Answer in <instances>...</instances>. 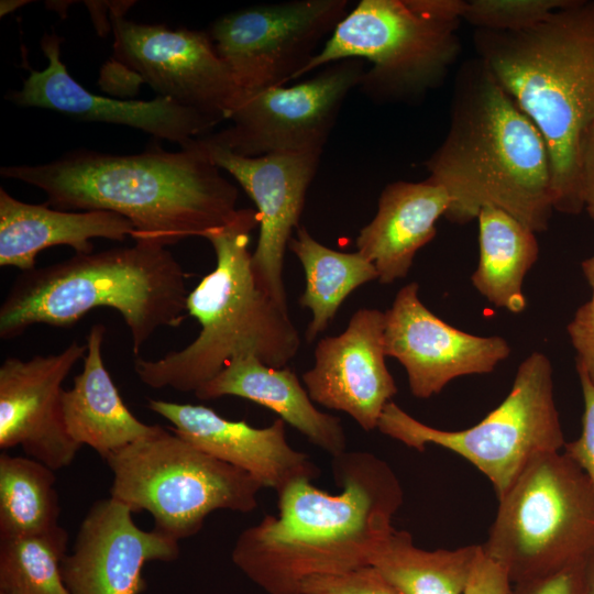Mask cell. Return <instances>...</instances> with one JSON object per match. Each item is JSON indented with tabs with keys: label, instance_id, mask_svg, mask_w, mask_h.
I'll return each instance as SVG.
<instances>
[{
	"label": "cell",
	"instance_id": "cell-5",
	"mask_svg": "<svg viewBox=\"0 0 594 594\" xmlns=\"http://www.w3.org/2000/svg\"><path fill=\"white\" fill-rule=\"evenodd\" d=\"M187 276L167 246L156 243L75 253L15 278L0 306V338L15 339L35 324L70 327L107 307L122 316L139 356L158 329L185 320Z\"/></svg>",
	"mask_w": 594,
	"mask_h": 594
},
{
	"label": "cell",
	"instance_id": "cell-29",
	"mask_svg": "<svg viewBox=\"0 0 594 594\" xmlns=\"http://www.w3.org/2000/svg\"><path fill=\"white\" fill-rule=\"evenodd\" d=\"M68 534L58 526L42 535L0 539V593L69 594L62 575Z\"/></svg>",
	"mask_w": 594,
	"mask_h": 594
},
{
	"label": "cell",
	"instance_id": "cell-31",
	"mask_svg": "<svg viewBox=\"0 0 594 594\" xmlns=\"http://www.w3.org/2000/svg\"><path fill=\"white\" fill-rule=\"evenodd\" d=\"M301 594H400L373 565L307 579Z\"/></svg>",
	"mask_w": 594,
	"mask_h": 594
},
{
	"label": "cell",
	"instance_id": "cell-34",
	"mask_svg": "<svg viewBox=\"0 0 594 594\" xmlns=\"http://www.w3.org/2000/svg\"><path fill=\"white\" fill-rule=\"evenodd\" d=\"M584 563L513 584L509 594H584Z\"/></svg>",
	"mask_w": 594,
	"mask_h": 594
},
{
	"label": "cell",
	"instance_id": "cell-25",
	"mask_svg": "<svg viewBox=\"0 0 594 594\" xmlns=\"http://www.w3.org/2000/svg\"><path fill=\"white\" fill-rule=\"evenodd\" d=\"M476 219L480 260L472 284L495 307L520 314L527 305L522 282L539 254L536 232L492 206L483 207Z\"/></svg>",
	"mask_w": 594,
	"mask_h": 594
},
{
	"label": "cell",
	"instance_id": "cell-20",
	"mask_svg": "<svg viewBox=\"0 0 594 594\" xmlns=\"http://www.w3.org/2000/svg\"><path fill=\"white\" fill-rule=\"evenodd\" d=\"M147 407L168 420L172 431L206 454L235 466L262 487L277 492L296 480L314 481L319 468L309 455L295 450L286 439L285 421L265 428L244 420H229L202 405L148 399Z\"/></svg>",
	"mask_w": 594,
	"mask_h": 594
},
{
	"label": "cell",
	"instance_id": "cell-16",
	"mask_svg": "<svg viewBox=\"0 0 594 594\" xmlns=\"http://www.w3.org/2000/svg\"><path fill=\"white\" fill-rule=\"evenodd\" d=\"M87 344L72 341L58 353L29 360L7 358L0 365V449L20 446L52 470L68 466L81 448L67 433L62 384L85 358Z\"/></svg>",
	"mask_w": 594,
	"mask_h": 594
},
{
	"label": "cell",
	"instance_id": "cell-23",
	"mask_svg": "<svg viewBox=\"0 0 594 594\" xmlns=\"http://www.w3.org/2000/svg\"><path fill=\"white\" fill-rule=\"evenodd\" d=\"M195 396L210 400L237 396L264 406L332 458L346 451L341 420L316 408L297 375L287 366L273 367L254 356L229 362Z\"/></svg>",
	"mask_w": 594,
	"mask_h": 594
},
{
	"label": "cell",
	"instance_id": "cell-30",
	"mask_svg": "<svg viewBox=\"0 0 594 594\" xmlns=\"http://www.w3.org/2000/svg\"><path fill=\"white\" fill-rule=\"evenodd\" d=\"M570 0H470L462 20L475 30L519 31L543 21Z\"/></svg>",
	"mask_w": 594,
	"mask_h": 594
},
{
	"label": "cell",
	"instance_id": "cell-27",
	"mask_svg": "<svg viewBox=\"0 0 594 594\" xmlns=\"http://www.w3.org/2000/svg\"><path fill=\"white\" fill-rule=\"evenodd\" d=\"M481 544L425 550L413 536L394 530L371 565L400 594H464Z\"/></svg>",
	"mask_w": 594,
	"mask_h": 594
},
{
	"label": "cell",
	"instance_id": "cell-1",
	"mask_svg": "<svg viewBox=\"0 0 594 594\" xmlns=\"http://www.w3.org/2000/svg\"><path fill=\"white\" fill-rule=\"evenodd\" d=\"M331 469L340 493L296 480L277 492V516H265L238 537L233 564L267 594H301L311 576L371 565L395 530L404 492L384 460L344 451L332 458Z\"/></svg>",
	"mask_w": 594,
	"mask_h": 594
},
{
	"label": "cell",
	"instance_id": "cell-13",
	"mask_svg": "<svg viewBox=\"0 0 594 594\" xmlns=\"http://www.w3.org/2000/svg\"><path fill=\"white\" fill-rule=\"evenodd\" d=\"M121 7L110 4L113 59L119 66L161 97L219 122L228 120L245 92L208 32L138 23L127 20Z\"/></svg>",
	"mask_w": 594,
	"mask_h": 594
},
{
	"label": "cell",
	"instance_id": "cell-2",
	"mask_svg": "<svg viewBox=\"0 0 594 594\" xmlns=\"http://www.w3.org/2000/svg\"><path fill=\"white\" fill-rule=\"evenodd\" d=\"M0 175L41 189L55 209L116 212L131 221L135 241L164 246L206 238L239 210L237 187L198 139L176 152L78 150L44 164L2 166Z\"/></svg>",
	"mask_w": 594,
	"mask_h": 594
},
{
	"label": "cell",
	"instance_id": "cell-15",
	"mask_svg": "<svg viewBox=\"0 0 594 594\" xmlns=\"http://www.w3.org/2000/svg\"><path fill=\"white\" fill-rule=\"evenodd\" d=\"M413 282L396 294L385 311L384 350L406 370L411 394L429 398L452 380L492 372L510 354L498 336L480 337L459 330L431 312Z\"/></svg>",
	"mask_w": 594,
	"mask_h": 594
},
{
	"label": "cell",
	"instance_id": "cell-37",
	"mask_svg": "<svg viewBox=\"0 0 594 594\" xmlns=\"http://www.w3.org/2000/svg\"><path fill=\"white\" fill-rule=\"evenodd\" d=\"M583 582L584 594H594V554L584 563Z\"/></svg>",
	"mask_w": 594,
	"mask_h": 594
},
{
	"label": "cell",
	"instance_id": "cell-6",
	"mask_svg": "<svg viewBox=\"0 0 594 594\" xmlns=\"http://www.w3.org/2000/svg\"><path fill=\"white\" fill-rule=\"evenodd\" d=\"M256 226V210L243 208L206 235L216 266L186 300L200 332L184 349L157 360L135 356L133 369L144 385L195 393L238 358L254 356L280 369L296 356L300 337L288 310L260 289L252 274L249 242Z\"/></svg>",
	"mask_w": 594,
	"mask_h": 594
},
{
	"label": "cell",
	"instance_id": "cell-35",
	"mask_svg": "<svg viewBox=\"0 0 594 594\" xmlns=\"http://www.w3.org/2000/svg\"><path fill=\"white\" fill-rule=\"evenodd\" d=\"M510 588L505 570L481 547L464 594H509Z\"/></svg>",
	"mask_w": 594,
	"mask_h": 594
},
{
	"label": "cell",
	"instance_id": "cell-24",
	"mask_svg": "<svg viewBox=\"0 0 594 594\" xmlns=\"http://www.w3.org/2000/svg\"><path fill=\"white\" fill-rule=\"evenodd\" d=\"M105 333L102 323L91 327L84 367L74 377L72 388L64 389L62 407L69 437L106 460L117 450L155 433L161 426L142 422L123 403L103 362Z\"/></svg>",
	"mask_w": 594,
	"mask_h": 594
},
{
	"label": "cell",
	"instance_id": "cell-21",
	"mask_svg": "<svg viewBox=\"0 0 594 594\" xmlns=\"http://www.w3.org/2000/svg\"><path fill=\"white\" fill-rule=\"evenodd\" d=\"M451 199L428 178L388 184L378 199L375 217L360 230L355 246L376 268L378 282L391 284L407 276L419 249L436 235Z\"/></svg>",
	"mask_w": 594,
	"mask_h": 594
},
{
	"label": "cell",
	"instance_id": "cell-28",
	"mask_svg": "<svg viewBox=\"0 0 594 594\" xmlns=\"http://www.w3.org/2000/svg\"><path fill=\"white\" fill-rule=\"evenodd\" d=\"M54 470L30 458L0 455V539L42 535L59 526Z\"/></svg>",
	"mask_w": 594,
	"mask_h": 594
},
{
	"label": "cell",
	"instance_id": "cell-36",
	"mask_svg": "<svg viewBox=\"0 0 594 594\" xmlns=\"http://www.w3.org/2000/svg\"><path fill=\"white\" fill-rule=\"evenodd\" d=\"M580 183L584 209L594 220V125L585 132L581 141Z\"/></svg>",
	"mask_w": 594,
	"mask_h": 594
},
{
	"label": "cell",
	"instance_id": "cell-32",
	"mask_svg": "<svg viewBox=\"0 0 594 594\" xmlns=\"http://www.w3.org/2000/svg\"><path fill=\"white\" fill-rule=\"evenodd\" d=\"M584 399L581 436L564 446L568 454L583 470L594 487V384L578 370Z\"/></svg>",
	"mask_w": 594,
	"mask_h": 594
},
{
	"label": "cell",
	"instance_id": "cell-18",
	"mask_svg": "<svg viewBox=\"0 0 594 594\" xmlns=\"http://www.w3.org/2000/svg\"><path fill=\"white\" fill-rule=\"evenodd\" d=\"M179 553V541L139 528L125 505L103 498L88 510L63 559V581L69 594H141L145 563L172 562Z\"/></svg>",
	"mask_w": 594,
	"mask_h": 594
},
{
	"label": "cell",
	"instance_id": "cell-26",
	"mask_svg": "<svg viewBox=\"0 0 594 594\" xmlns=\"http://www.w3.org/2000/svg\"><path fill=\"white\" fill-rule=\"evenodd\" d=\"M305 273L301 307L311 311L306 330L307 342L323 332L344 299L365 283L378 279L375 266L360 252L346 253L318 242L305 227H298L288 244Z\"/></svg>",
	"mask_w": 594,
	"mask_h": 594
},
{
	"label": "cell",
	"instance_id": "cell-22",
	"mask_svg": "<svg viewBox=\"0 0 594 594\" xmlns=\"http://www.w3.org/2000/svg\"><path fill=\"white\" fill-rule=\"evenodd\" d=\"M134 233L130 220L111 211H66L26 204L0 188V266L35 268L47 248L68 245L76 253L94 251L92 239L123 241Z\"/></svg>",
	"mask_w": 594,
	"mask_h": 594
},
{
	"label": "cell",
	"instance_id": "cell-8",
	"mask_svg": "<svg viewBox=\"0 0 594 594\" xmlns=\"http://www.w3.org/2000/svg\"><path fill=\"white\" fill-rule=\"evenodd\" d=\"M498 502L481 547L512 585L585 563L594 554V487L564 452L536 457Z\"/></svg>",
	"mask_w": 594,
	"mask_h": 594
},
{
	"label": "cell",
	"instance_id": "cell-38",
	"mask_svg": "<svg viewBox=\"0 0 594 594\" xmlns=\"http://www.w3.org/2000/svg\"><path fill=\"white\" fill-rule=\"evenodd\" d=\"M28 3H30L28 0H2L0 2V16L7 15Z\"/></svg>",
	"mask_w": 594,
	"mask_h": 594
},
{
	"label": "cell",
	"instance_id": "cell-4",
	"mask_svg": "<svg viewBox=\"0 0 594 594\" xmlns=\"http://www.w3.org/2000/svg\"><path fill=\"white\" fill-rule=\"evenodd\" d=\"M473 44L546 142L553 209L578 215L580 145L594 125V0H570L519 31L475 30Z\"/></svg>",
	"mask_w": 594,
	"mask_h": 594
},
{
	"label": "cell",
	"instance_id": "cell-7",
	"mask_svg": "<svg viewBox=\"0 0 594 594\" xmlns=\"http://www.w3.org/2000/svg\"><path fill=\"white\" fill-rule=\"evenodd\" d=\"M464 0H362L338 23L300 76L367 59L362 91L375 101H416L442 84L461 52Z\"/></svg>",
	"mask_w": 594,
	"mask_h": 594
},
{
	"label": "cell",
	"instance_id": "cell-10",
	"mask_svg": "<svg viewBox=\"0 0 594 594\" xmlns=\"http://www.w3.org/2000/svg\"><path fill=\"white\" fill-rule=\"evenodd\" d=\"M385 436L425 451L435 444L473 464L501 497L538 455L565 446L554 402L552 366L532 352L518 366L506 398L473 427L450 431L428 426L389 402L377 424Z\"/></svg>",
	"mask_w": 594,
	"mask_h": 594
},
{
	"label": "cell",
	"instance_id": "cell-40",
	"mask_svg": "<svg viewBox=\"0 0 594 594\" xmlns=\"http://www.w3.org/2000/svg\"><path fill=\"white\" fill-rule=\"evenodd\" d=\"M0 594H2V593H0Z\"/></svg>",
	"mask_w": 594,
	"mask_h": 594
},
{
	"label": "cell",
	"instance_id": "cell-11",
	"mask_svg": "<svg viewBox=\"0 0 594 594\" xmlns=\"http://www.w3.org/2000/svg\"><path fill=\"white\" fill-rule=\"evenodd\" d=\"M348 6L346 0L251 6L220 16L208 34L243 91L252 92L299 78Z\"/></svg>",
	"mask_w": 594,
	"mask_h": 594
},
{
	"label": "cell",
	"instance_id": "cell-12",
	"mask_svg": "<svg viewBox=\"0 0 594 594\" xmlns=\"http://www.w3.org/2000/svg\"><path fill=\"white\" fill-rule=\"evenodd\" d=\"M364 72L362 59H343L299 84L246 92L228 119L231 124L204 138L250 157L322 154L344 99Z\"/></svg>",
	"mask_w": 594,
	"mask_h": 594
},
{
	"label": "cell",
	"instance_id": "cell-39",
	"mask_svg": "<svg viewBox=\"0 0 594 594\" xmlns=\"http://www.w3.org/2000/svg\"><path fill=\"white\" fill-rule=\"evenodd\" d=\"M583 272L594 289V255L582 263Z\"/></svg>",
	"mask_w": 594,
	"mask_h": 594
},
{
	"label": "cell",
	"instance_id": "cell-19",
	"mask_svg": "<svg viewBox=\"0 0 594 594\" xmlns=\"http://www.w3.org/2000/svg\"><path fill=\"white\" fill-rule=\"evenodd\" d=\"M385 312L362 308L345 330L319 340L314 366L302 374L314 403L349 415L364 431L377 429L397 386L385 362Z\"/></svg>",
	"mask_w": 594,
	"mask_h": 594
},
{
	"label": "cell",
	"instance_id": "cell-3",
	"mask_svg": "<svg viewBox=\"0 0 594 594\" xmlns=\"http://www.w3.org/2000/svg\"><path fill=\"white\" fill-rule=\"evenodd\" d=\"M425 165L450 196L449 221L468 223L492 206L536 233L548 228L554 209L546 142L477 56L459 68L448 132Z\"/></svg>",
	"mask_w": 594,
	"mask_h": 594
},
{
	"label": "cell",
	"instance_id": "cell-9",
	"mask_svg": "<svg viewBox=\"0 0 594 594\" xmlns=\"http://www.w3.org/2000/svg\"><path fill=\"white\" fill-rule=\"evenodd\" d=\"M110 497L151 514L156 531L177 541L195 536L216 510L251 513L262 485L160 427L106 459Z\"/></svg>",
	"mask_w": 594,
	"mask_h": 594
},
{
	"label": "cell",
	"instance_id": "cell-33",
	"mask_svg": "<svg viewBox=\"0 0 594 594\" xmlns=\"http://www.w3.org/2000/svg\"><path fill=\"white\" fill-rule=\"evenodd\" d=\"M568 332L578 352V370L594 384V289L591 299L578 309Z\"/></svg>",
	"mask_w": 594,
	"mask_h": 594
},
{
	"label": "cell",
	"instance_id": "cell-17",
	"mask_svg": "<svg viewBox=\"0 0 594 594\" xmlns=\"http://www.w3.org/2000/svg\"><path fill=\"white\" fill-rule=\"evenodd\" d=\"M64 38L45 33L40 46L47 59L43 70L26 67L28 78L7 99L20 107L48 109L88 122H105L142 130L155 138L186 146L205 136L219 121L195 109L157 96L150 101L119 100L96 95L68 73L61 59Z\"/></svg>",
	"mask_w": 594,
	"mask_h": 594
},
{
	"label": "cell",
	"instance_id": "cell-14",
	"mask_svg": "<svg viewBox=\"0 0 594 594\" xmlns=\"http://www.w3.org/2000/svg\"><path fill=\"white\" fill-rule=\"evenodd\" d=\"M212 162L228 172L256 206L260 233L251 270L260 289L288 310L283 282L284 257L294 229L299 227L306 194L321 154L276 153L242 156L198 138Z\"/></svg>",
	"mask_w": 594,
	"mask_h": 594
}]
</instances>
